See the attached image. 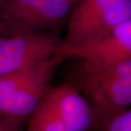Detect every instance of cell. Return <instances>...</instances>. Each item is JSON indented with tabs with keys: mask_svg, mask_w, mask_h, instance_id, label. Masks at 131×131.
I'll use <instances>...</instances> for the list:
<instances>
[{
	"mask_svg": "<svg viewBox=\"0 0 131 131\" xmlns=\"http://www.w3.org/2000/svg\"><path fill=\"white\" fill-rule=\"evenodd\" d=\"M69 59L65 51L27 69L0 76V117L23 127L52 86L56 71Z\"/></svg>",
	"mask_w": 131,
	"mask_h": 131,
	"instance_id": "6da1fadb",
	"label": "cell"
},
{
	"mask_svg": "<svg viewBox=\"0 0 131 131\" xmlns=\"http://www.w3.org/2000/svg\"><path fill=\"white\" fill-rule=\"evenodd\" d=\"M66 82L86 100L95 117L130 106L131 61L106 67H91L77 62Z\"/></svg>",
	"mask_w": 131,
	"mask_h": 131,
	"instance_id": "7a4b0ae2",
	"label": "cell"
},
{
	"mask_svg": "<svg viewBox=\"0 0 131 131\" xmlns=\"http://www.w3.org/2000/svg\"><path fill=\"white\" fill-rule=\"evenodd\" d=\"M95 119L86 100L66 82L48 90L28 118L26 131H92Z\"/></svg>",
	"mask_w": 131,
	"mask_h": 131,
	"instance_id": "3957f363",
	"label": "cell"
},
{
	"mask_svg": "<svg viewBox=\"0 0 131 131\" xmlns=\"http://www.w3.org/2000/svg\"><path fill=\"white\" fill-rule=\"evenodd\" d=\"M131 19V0H77L71 8L65 50L92 42Z\"/></svg>",
	"mask_w": 131,
	"mask_h": 131,
	"instance_id": "277c9868",
	"label": "cell"
},
{
	"mask_svg": "<svg viewBox=\"0 0 131 131\" xmlns=\"http://www.w3.org/2000/svg\"><path fill=\"white\" fill-rule=\"evenodd\" d=\"M71 6L67 0H0V35L57 31Z\"/></svg>",
	"mask_w": 131,
	"mask_h": 131,
	"instance_id": "5b68a950",
	"label": "cell"
},
{
	"mask_svg": "<svg viewBox=\"0 0 131 131\" xmlns=\"http://www.w3.org/2000/svg\"><path fill=\"white\" fill-rule=\"evenodd\" d=\"M63 51L65 44L57 31L0 35V76L27 69Z\"/></svg>",
	"mask_w": 131,
	"mask_h": 131,
	"instance_id": "8992f818",
	"label": "cell"
},
{
	"mask_svg": "<svg viewBox=\"0 0 131 131\" xmlns=\"http://www.w3.org/2000/svg\"><path fill=\"white\" fill-rule=\"evenodd\" d=\"M65 52L69 58L91 67L111 66L131 61V19L101 37Z\"/></svg>",
	"mask_w": 131,
	"mask_h": 131,
	"instance_id": "52a82bcc",
	"label": "cell"
},
{
	"mask_svg": "<svg viewBox=\"0 0 131 131\" xmlns=\"http://www.w3.org/2000/svg\"><path fill=\"white\" fill-rule=\"evenodd\" d=\"M92 131H131L130 108L96 117Z\"/></svg>",
	"mask_w": 131,
	"mask_h": 131,
	"instance_id": "ba28073f",
	"label": "cell"
},
{
	"mask_svg": "<svg viewBox=\"0 0 131 131\" xmlns=\"http://www.w3.org/2000/svg\"><path fill=\"white\" fill-rule=\"evenodd\" d=\"M23 127L5 120L0 117V131H22Z\"/></svg>",
	"mask_w": 131,
	"mask_h": 131,
	"instance_id": "9c48e42d",
	"label": "cell"
},
{
	"mask_svg": "<svg viewBox=\"0 0 131 131\" xmlns=\"http://www.w3.org/2000/svg\"><path fill=\"white\" fill-rule=\"evenodd\" d=\"M67 1H68L69 3H71V5H72L73 4H74V2H76L77 0H67Z\"/></svg>",
	"mask_w": 131,
	"mask_h": 131,
	"instance_id": "30bf717a",
	"label": "cell"
}]
</instances>
